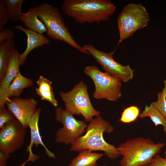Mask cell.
Masks as SVG:
<instances>
[{"mask_svg":"<svg viewBox=\"0 0 166 166\" xmlns=\"http://www.w3.org/2000/svg\"><path fill=\"white\" fill-rule=\"evenodd\" d=\"M114 128L100 115L93 118L87 125L86 133L77 138L71 144V151H78L84 149L92 151H101L108 158L114 160L120 155L117 147L109 144L104 140V132L109 133Z\"/></svg>","mask_w":166,"mask_h":166,"instance_id":"1","label":"cell"},{"mask_svg":"<svg viewBox=\"0 0 166 166\" xmlns=\"http://www.w3.org/2000/svg\"><path fill=\"white\" fill-rule=\"evenodd\" d=\"M62 9L78 22L100 23L109 18L116 7L109 0H65Z\"/></svg>","mask_w":166,"mask_h":166,"instance_id":"2","label":"cell"},{"mask_svg":"<svg viewBox=\"0 0 166 166\" xmlns=\"http://www.w3.org/2000/svg\"><path fill=\"white\" fill-rule=\"evenodd\" d=\"M165 144L156 143L150 138L137 137L128 139L117 147L122 156L120 166H146L160 153Z\"/></svg>","mask_w":166,"mask_h":166,"instance_id":"3","label":"cell"},{"mask_svg":"<svg viewBox=\"0 0 166 166\" xmlns=\"http://www.w3.org/2000/svg\"><path fill=\"white\" fill-rule=\"evenodd\" d=\"M35 8L38 17L46 28L48 37L65 42L81 53L91 55L74 39L57 7L43 3Z\"/></svg>","mask_w":166,"mask_h":166,"instance_id":"4","label":"cell"},{"mask_svg":"<svg viewBox=\"0 0 166 166\" xmlns=\"http://www.w3.org/2000/svg\"><path fill=\"white\" fill-rule=\"evenodd\" d=\"M60 95L64 102L65 109L74 115H81L86 122H90L94 117L100 115L92 105L88 91V86L81 81L69 91H60Z\"/></svg>","mask_w":166,"mask_h":166,"instance_id":"5","label":"cell"},{"mask_svg":"<svg viewBox=\"0 0 166 166\" xmlns=\"http://www.w3.org/2000/svg\"><path fill=\"white\" fill-rule=\"evenodd\" d=\"M149 14L140 3H129L124 6L117 19L119 39L117 45L148 25Z\"/></svg>","mask_w":166,"mask_h":166,"instance_id":"6","label":"cell"},{"mask_svg":"<svg viewBox=\"0 0 166 166\" xmlns=\"http://www.w3.org/2000/svg\"><path fill=\"white\" fill-rule=\"evenodd\" d=\"M84 72L94 83L95 89L93 96L94 98L116 101L121 98L122 81L120 79L101 71L95 65L85 67Z\"/></svg>","mask_w":166,"mask_h":166,"instance_id":"7","label":"cell"},{"mask_svg":"<svg viewBox=\"0 0 166 166\" xmlns=\"http://www.w3.org/2000/svg\"><path fill=\"white\" fill-rule=\"evenodd\" d=\"M55 113L56 120L63 126L55 133V141L57 143L71 144L86 129L85 121L76 119L73 114L61 107H55Z\"/></svg>","mask_w":166,"mask_h":166,"instance_id":"8","label":"cell"},{"mask_svg":"<svg viewBox=\"0 0 166 166\" xmlns=\"http://www.w3.org/2000/svg\"><path fill=\"white\" fill-rule=\"evenodd\" d=\"M83 47L109 75L124 83L132 79L134 70L129 65H123L116 61L113 56L114 51L105 52L96 49L90 44L85 45Z\"/></svg>","mask_w":166,"mask_h":166,"instance_id":"9","label":"cell"},{"mask_svg":"<svg viewBox=\"0 0 166 166\" xmlns=\"http://www.w3.org/2000/svg\"><path fill=\"white\" fill-rule=\"evenodd\" d=\"M0 130V151L10 155L22 146L26 128L15 118L5 125Z\"/></svg>","mask_w":166,"mask_h":166,"instance_id":"10","label":"cell"},{"mask_svg":"<svg viewBox=\"0 0 166 166\" xmlns=\"http://www.w3.org/2000/svg\"><path fill=\"white\" fill-rule=\"evenodd\" d=\"M38 104L37 101L33 98L15 97L10 99L5 105L22 127L27 128L30 119L37 109Z\"/></svg>","mask_w":166,"mask_h":166,"instance_id":"11","label":"cell"},{"mask_svg":"<svg viewBox=\"0 0 166 166\" xmlns=\"http://www.w3.org/2000/svg\"><path fill=\"white\" fill-rule=\"evenodd\" d=\"M41 110V108H37L29 122L28 127L30 129V141L26 151L28 152L29 155L27 160L21 164L20 165L21 166H24L26 163L29 161L34 162L39 159L40 156L34 154L32 152V147L33 145L35 147H37L39 145L42 146L49 157L53 159L56 158V156L54 153L50 151L44 143L40 134L38 122Z\"/></svg>","mask_w":166,"mask_h":166,"instance_id":"12","label":"cell"},{"mask_svg":"<svg viewBox=\"0 0 166 166\" xmlns=\"http://www.w3.org/2000/svg\"><path fill=\"white\" fill-rule=\"evenodd\" d=\"M33 84L31 79L24 76L19 72L8 87L0 88V108L5 107L10 97H19L24 89L32 86Z\"/></svg>","mask_w":166,"mask_h":166,"instance_id":"13","label":"cell"},{"mask_svg":"<svg viewBox=\"0 0 166 166\" xmlns=\"http://www.w3.org/2000/svg\"><path fill=\"white\" fill-rule=\"evenodd\" d=\"M13 28L19 30L24 32L27 37V47L25 50L20 54L21 65H23L26 61L29 53L34 49L50 42V39L47 37L31 30L26 29L22 25L16 26Z\"/></svg>","mask_w":166,"mask_h":166,"instance_id":"14","label":"cell"},{"mask_svg":"<svg viewBox=\"0 0 166 166\" xmlns=\"http://www.w3.org/2000/svg\"><path fill=\"white\" fill-rule=\"evenodd\" d=\"M20 54L15 49L12 53L6 73L0 81V88L5 89L8 87L20 72Z\"/></svg>","mask_w":166,"mask_h":166,"instance_id":"15","label":"cell"},{"mask_svg":"<svg viewBox=\"0 0 166 166\" xmlns=\"http://www.w3.org/2000/svg\"><path fill=\"white\" fill-rule=\"evenodd\" d=\"M52 83L49 80L41 75L36 81L38 87L35 88V91L41 100L48 101L56 107L58 103L54 96Z\"/></svg>","mask_w":166,"mask_h":166,"instance_id":"16","label":"cell"},{"mask_svg":"<svg viewBox=\"0 0 166 166\" xmlns=\"http://www.w3.org/2000/svg\"><path fill=\"white\" fill-rule=\"evenodd\" d=\"M35 8H30L26 13H22L19 20L24 24L28 29L43 34L47 30L44 23L38 18Z\"/></svg>","mask_w":166,"mask_h":166,"instance_id":"17","label":"cell"},{"mask_svg":"<svg viewBox=\"0 0 166 166\" xmlns=\"http://www.w3.org/2000/svg\"><path fill=\"white\" fill-rule=\"evenodd\" d=\"M79 152L78 155L71 160L68 166H97V161L104 156L103 153L93 152L89 149Z\"/></svg>","mask_w":166,"mask_h":166,"instance_id":"18","label":"cell"},{"mask_svg":"<svg viewBox=\"0 0 166 166\" xmlns=\"http://www.w3.org/2000/svg\"><path fill=\"white\" fill-rule=\"evenodd\" d=\"M14 48L13 39L0 43V81L4 77Z\"/></svg>","mask_w":166,"mask_h":166,"instance_id":"19","label":"cell"},{"mask_svg":"<svg viewBox=\"0 0 166 166\" xmlns=\"http://www.w3.org/2000/svg\"><path fill=\"white\" fill-rule=\"evenodd\" d=\"M149 117L155 126L161 125L166 136V119L154 105L152 102L149 105H146L144 110L140 114L139 117L143 118Z\"/></svg>","mask_w":166,"mask_h":166,"instance_id":"20","label":"cell"},{"mask_svg":"<svg viewBox=\"0 0 166 166\" xmlns=\"http://www.w3.org/2000/svg\"><path fill=\"white\" fill-rule=\"evenodd\" d=\"M10 19L12 22L19 20L22 13L21 11L23 0H4Z\"/></svg>","mask_w":166,"mask_h":166,"instance_id":"21","label":"cell"},{"mask_svg":"<svg viewBox=\"0 0 166 166\" xmlns=\"http://www.w3.org/2000/svg\"><path fill=\"white\" fill-rule=\"evenodd\" d=\"M140 114L139 108L136 106L131 105L124 110L119 121L122 123H130L136 120Z\"/></svg>","mask_w":166,"mask_h":166,"instance_id":"22","label":"cell"},{"mask_svg":"<svg viewBox=\"0 0 166 166\" xmlns=\"http://www.w3.org/2000/svg\"><path fill=\"white\" fill-rule=\"evenodd\" d=\"M164 87L157 95V100L152 102L155 107L166 119V79L164 80Z\"/></svg>","mask_w":166,"mask_h":166,"instance_id":"23","label":"cell"},{"mask_svg":"<svg viewBox=\"0 0 166 166\" xmlns=\"http://www.w3.org/2000/svg\"><path fill=\"white\" fill-rule=\"evenodd\" d=\"M10 18L4 0L0 1V30L4 28Z\"/></svg>","mask_w":166,"mask_h":166,"instance_id":"24","label":"cell"},{"mask_svg":"<svg viewBox=\"0 0 166 166\" xmlns=\"http://www.w3.org/2000/svg\"><path fill=\"white\" fill-rule=\"evenodd\" d=\"M15 118L13 114L6 107L0 108V128Z\"/></svg>","mask_w":166,"mask_h":166,"instance_id":"25","label":"cell"},{"mask_svg":"<svg viewBox=\"0 0 166 166\" xmlns=\"http://www.w3.org/2000/svg\"><path fill=\"white\" fill-rule=\"evenodd\" d=\"M14 34L12 30L6 28L0 30V43L13 39Z\"/></svg>","mask_w":166,"mask_h":166,"instance_id":"26","label":"cell"},{"mask_svg":"<svg viewBox=\"0 0 166 166\" xmlns=\"http://www.w3.org/2000/svg\"><path fill=\"white\" fill-rule=\"evenodd\" d=\"M146 166H166V158L157 154Z\"/></svg>","mask_w":166,"mask_h":166,"instance_id":"27","label":"cell"},{"mask_svg":"<svg viewBox=\"0 0 166 166\" xmlns=\"http://www.w3.org/2000/svg\"><path fill=\"white\" fill-rule=\"evenodd\" d=\"M10 155L0 151V166H6L7 160L10 157Z\"/></svg>","mask_w":166,"mask_h":166,"instance_id":"28","label":"cell"},{"mask_svg":"<svg viewBox=\"0 0 166 166\" xmlns=\"http://www.w3.org/2000/svg\"><path fill=\"white\" fill-rule=\"evenodd\" d=\"M164 158H166V150L164 152Z\"/></svg>","mask_w":166,"mask_h":166,"instance_id":"29","label":"cell"},{"mask_svg":"<svg viewBox=\"0 0 166 166\" xmlns=\"http://www.w3.org/2000/svg\"><path fill=\"white\" fill-rule=\"evenodd\" d=\"M106 166V165H104V166Z\"/></svg>","mask_w":166,"mask_h":166,"instance_id":"30","label":"cell"},{"mask_svg":"<svg viewBox=\"0 0 166 166\" xmlns=\"http://www.w3.org/2000/svg\"><path fill=\"white\" fill-rule=\"evenodd\" d=\"M19 166H21L20 165Z\"/></svg>","mask_w":166,"mask_h":166,"instance_id":"31","label":"cell"}]
</instances>
